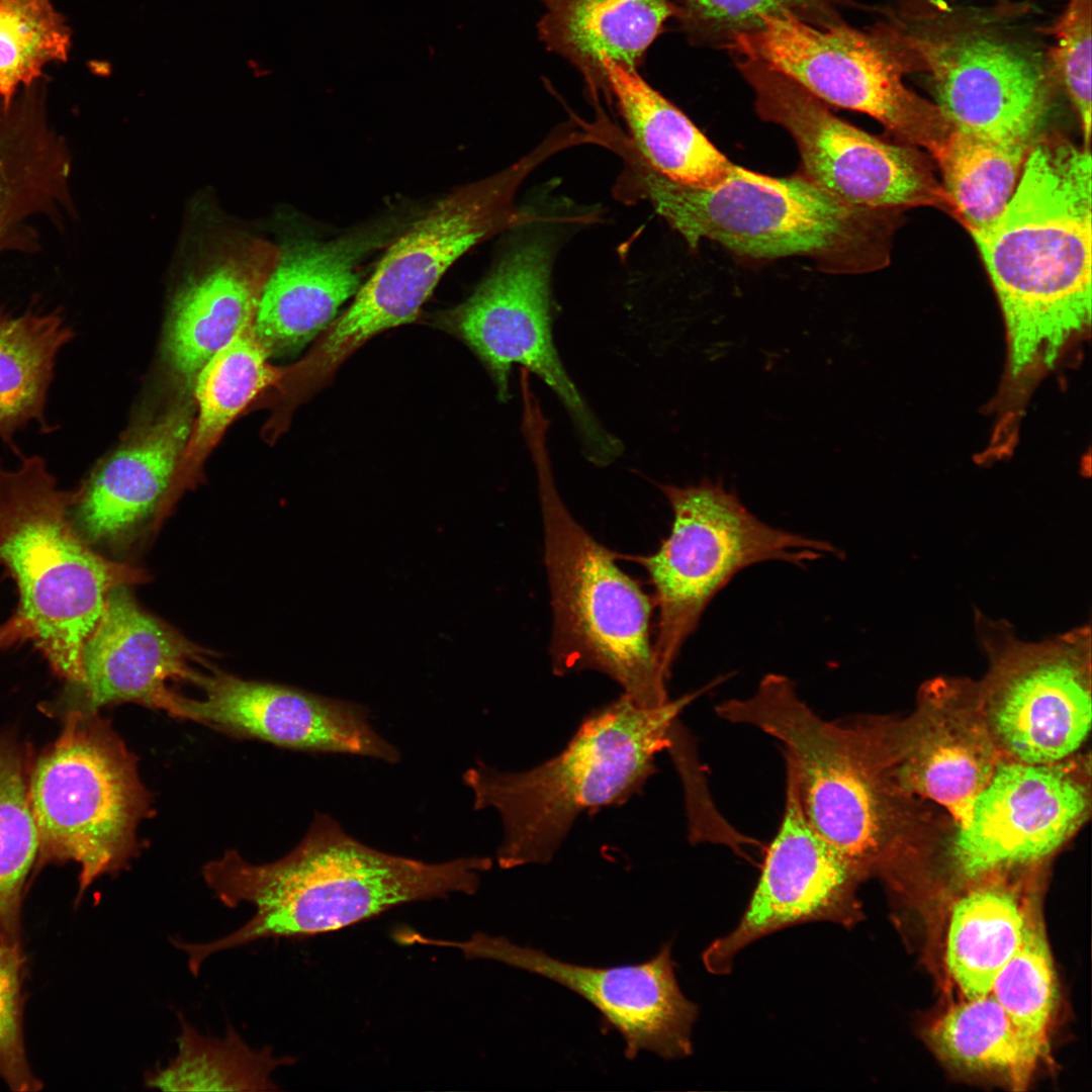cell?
Instances as JSON below:
<instances>
[{"mask_svg": "<svg viewBox=\"0 0 1092 1092\" xmlns=\"http://www.w3.org/2000/svg\"><path fill=\"white\" fill-rule=\"evenodd\" d=\"M489 857L442 863L388 854L348 835L331 817L316 814L299 844L269 863L247 861L228 850L202 868V877L229 908H255L237 930L205 943L173 939L197 976L215 952L270 938L305 937L340 930L402 904L452 893L473 894Z\"/></svg>", "mask_w": 1092, "mask_h": 1092, "instance_id": "obj_1", "label": "cell"}, {"mask_svg": "<svg viewBox=\"0 0 1092 1092\" xmlns=\"http://www.w3.org/2000/svg\"><path fill=\"white\" fill-rule=\"evenodd\" d=\"M1091 155L1035 142L992 223L970 231L1006 325L1010 374L1052 367L1091 322Z\"/></svg>", "mask_w": 1092, "mask_h": 1092, "instance_id": "obj_2", "label": "cell"}, {"mask_svg": "<svg viewBox=\"0 0 1092 1092\" xmlns=\"http://www.w3.org/2000/svg\"><path fill=\"white\" fill-rule=\"evenodd\" d=\"M704 690L648 709L627 696L587 714L566 746L523 771H499L482 762L466 770L474 809L500 817L496 860L505 870L547 864L578 816L620 806L641 792L656 771L658 753L677 738V718Z\"/></svg>", "mask_w": 1092, "mask_h": 1092, "instance_id": "obj_3", "label": "cell"}, {"mask_svg": "<svg viewBox=\"0 0 1092 1092\" xmlns=\"http://www.w3.org/2000/svg\"><path fill=\"white\" fill-rule=\"evenodd\" d=\"M625 182L696 248L703 240L760 259L809 256L823 271L858 273L887 260L884 209L849 204L806 177L775 178L733 165L701 187L670 180L636 153Z\"/></svg>", "mask_w": 1092, "mask_h": 1092, "instance_id": "obj_4", "label": "cell"}, {"mask_svg": "<svg viewBox=\"0 0 1092 1092\" xmlns=\"http://www.w3.org/2000/svg\"><path fill=\"white\" fill-rule=\"evenodd\" d=\"M1027 5L951 4L882 9L910 73L923 74L953 128L999 141L1035 140L1063 91L1039 26Z\"/></svg>", "mask_w": 1092, "mask_h": 1092, "instance_id": "obj_5", "label": "cell"}, {"mask_svg": "<svg viewBox=\"0 0 1092 1092\" xmlns=\"http://www.w3.org/2000/svg\"><path fill=\"white\" fill-rule=\"evenodd\" d=\"M549 422L534 413L522 432L535 464L544 530V561L553 615L550 655L556 675H608L636 705L668 703L669 677L650 638L651 601L616 564V553L571 516L554 483L546 446Z\"/></svg>", "mask_w": 1092, "mask_h": 1092, "instance_id": "obj_6", "label": "cell"}, {"mask_svg": "<svg viewBox=\"0 0 1092 1092\" xmlns=\"http://www.w3.org/2000/svg\"><path fill=\"white\" fill-rule=\"evenodd\" d=\"M0 463V564L19 593L16 616L53 670L78 688L83 646L108 595L147 580L145 570L108 559L81 536L70 517L79 488L61 489L38 456Z\"/></svg>", "mask_w": 1092, "mask_h": 1092, "instance_id": "obj_7", "label": "cell"}, {"mask_svg": "<svg viewBox=\"0 0 1092 1092\" xmlns=\"http://www.w3.org/2000/svg\"><path fill=\"white\" fill-rule=\"evenodd\" d=\"M730 723L777 739L810 825L866 877L890 861L900 830L899 792L847 722L813 711L785 675L768 673L755 692L716 707Z\"/></svg>", "mask_w": 1092, "mask_h": 1092, "instance_id": "obj_8", "label": "cell"}, {"mask_svg": "<svg viewBox=\"0 0 1092 1092\" xmlns=\"http://www.w3.org/2000/svg\"><path fill=\"white\" fill-rule=\"evenodd\" d=\"M29 799L38 834L34 874L50 862L75 861L77 901L140 854L138 827L152 811V795L136 756L97 711L67 715L62 733L30 769Z\"/></svg>", "mask_w": 1092, "mask_h": 1092, "instance_id": "obj_9", "label": "cell"}, {"mask_svg": "<svg viewBox=\"0 0 1092 1092\" xmlns=\"http://www.w3.org/2000/svg\"><path fill=\"white\" fill-rule=\"evenodd\" d=\"M673 514L671 531L656 553L628 556L647 570L658 608L657 660L670 677L686 640L716 595L741 570L777 560L805 566L826 554L827 541L770 526L753 515L721 479L658 484Z\"/></svg>", "mask_w": 1092, "mask_h": 1092, "instance_id": "obj_10", "label": "cell"}, {"mask_svg": "<svg viewBox=\"0 0 1092 1092\" xmlns=\"http://www.w3.org/2000/svg\"><path fill=\"white\" fill-rule=\"evenodd\" d=\"M557 152L559 143L546 139L509 168L444 196L397 237L332 324L320 347L325 364L333 366L375 335L413 322L445 272L474 246L537 220L518 209L515 195L525 178Z\"/></svg>", "mask_w": 1092, "mask_h": 1092, "instance_id": "obj_11", "label": "cell"}, {"mask_svg": "<svg viewBox=\"0 0 1092 1092\" xmlns=\"http://www.w3.org/2000/svg\"><path fill=\"white\" fill-rule=\"evenodd\" d=\"M725 49L763 62L824 103L871 115L934 159L953 129L935 103L905 86L909 63L881 21L863 31L844 22L821 28L786 12L763 17Z\"/></svg>", "mask_w": 1092, "mask_h": 1092, "instance_id": "obj_12", "label": "cell"}, {"mask_svg": "<svg viewBox=\"0 0 1092 1092\" xmlns=\"http://www.w3.org/2000/svg\"><path fill=\"white\" fill-rule=\"evenodd\" d=\"M976 626L990 660L978 699L997 749L1032 764L1066 760L1091 727L1090 628L1031 643L982 614Z\"/></svg>", "mask_w": 1092, "mask_h": 1092, "instance_id": "obj_13", "label": "cell"}, {"mask_svg": "<svg viewBox=\"0 0 1092 1092\" xmlns=\"http://www.w3.org/2000/svg\"><path fill=\"white\" fill-rule=\"evenodd\" d=\"M550 248L541 241L510 251L449 315L453 332L485 366L500 400L510 396L515 364L535 373L564 405L582 453L606 466L623 444L601 424L563 367L552 338Z\"/></svg>", "mask_w": 1092, "mask_h": 1092, "instance_id": "obj_14", "label": "cell"}, {"mask_svg": "<svg viewBox=\"0 0 1092 1092\" xmlns=\"http://www.w3.org/2000/svg\"><path fill=\"white\" fill-rule=\"evenodd\" d=\"M736 65L754 91L757 113L793 136L806 178L855 206H934L953 213L943 185L919 153L838 118L826 103L759 60L739 57Z\"/></svg>", "mask_w": 1092, "mask_h": 1092, "instance_id": "obj_15", "label": "cell"}, {"mask_svg": "<svg viewBox=\"0 0 1092 1092\" xmlns=\"http://www.w3.org/2000/svg\"><path fill=\"white\" fill-rule=\"evenodd\" d=\"M1088 809V787L1068 763L997 762L960 819L950 866L972 881L1036 863L1068 840Z\"/></svg>", "mask_w": 1092, "mask_h": 1092, "instance_id": "obj_16", "label": "cell"}, {"mask_svg": "<svg viewBox=\"0 0 1092 1092\" xmlns=\"http://www.w3.org/2000/svg\"><path fill=\"white\" fill-rule=\"evenodd\" d=\"M866 875L810 825L793 777L786 771L781 823L737 926L703 953L715 975L732 970L740 950L796 924L828 921L850 927L860 916L856 890Z\"/></svg>", "mask_w": 1092, "mask_h": 1092, "instance_id": "obj_17", "label": "cell"}, {"mask_svg": "<svg viewBox=\"0 0 1092 1092\" xmlns=\"http://www.w3.org/2000/svg\"><path fill=\"white\" fill-rule=\"evenodd\" d=\"M437 943L457 947L469 959L492 960L539 975L581 996L602 1014L606 1027L622 1035L629 1060L642 1051L665 1060L692 1053L698 1007L678 986L670 943L646 962L616 967L563 962L543 950L480 932L465 941Z\"/></svg>", "mask_w": 1092, "mask_h": 1092, "instance_id": "obj_18", "label": "cell"}, {"mask_svg": "<svg viewBox=\"0 0 1092 1092\" xmlns=\"http://www.w3.org/2000/svg\"><path fill=\"white\" fill-rule=\"evenodd\" d=\"M200 697L165 690L152 709L242 737L311 752L350 753L388 762L398 751L371 727L358 705L222 670L196 673Z\"/></svg>", "mask_w": 1092, "mask_h": 1092, "instance_id": "obj_19", "label": "cell"}, {"mask_svg": "<svg viewBox=\"0 0 1092 1092\" xmlns=\"http://www.w3.org/2000/svg\"><path fill=\"white\" fill-rule=\"evenodd\" d=\"M938 679L923 691L920 710L899 734L868 721L885 777L899 791L918 793L961 819L990 779L997 747L985 722L976 688Z\"/></svg>", "mask_w": 1092, "mask_h": 1092, "instance_id": "obj_20", "label": "cell"}, {"mask_svg": "<svg viewBox=\"0 0 1092 1092\" xmlns=\"http://www.w3.org/2000/svg\"><path fill=\"white\" fill-rule=\"evenodd\" d=\"M192 421L176 408L121 445L79 487L77 529L90 544L130 551L144 544L187 488L180 462Z\"/></svg>", "mask_w": 1092, "mask_h": 1092, "instance_id": "obj_21", "label": "cell"}, {"mask_svg": "<svg viewBox=\"0 0 1092 1092\" xmlns=\"http://www.w3.org/2000/svg\"><path fill=\"white\" fill-rule=\"evenodd\" d=\"M130 585L107 597L104 612L82 650L86 703L99 708L133 703L152 708L170 680L192 682L209 651L144 610Z\"/></svg>", "mask_w": 1092, "mask_h": 1092, "instance_id": "obj_22", "label": "cell"}, {"mask_svg": "<svg viewBox=\"0 0 1092 1092\" xmlns=\"http://www.w3.org/2000/svg\"><path fill=\"white\" fill-rule=\"evenodd\" d=\"M382 242L383 235L370 231L280 253L254 317L255 334L267 355L298 351L331 326L340 306L362 284V260Z\"/></svg>", "mask_w": 1092, "mask_h": 1092, "instance_id": "obj_23", "label": "cell"}, {"mask_svg": "<svg viewBox=\"0 0 1092 1092\" xmlns=\"http://www.w3.org/2000/svg\"><path fill=\"white\" fill-rule=\"evenodd\" d=\"M280 251L256 241L217 258L172 305L164 350L173 371L191 382L205 363L255 315Z\"/></svg>", "mask_w": 1092, "mask_h": 1092, "instance_id": "obj_24", "label": "cell"}, {"mask_svg": "<svg viewBox=\"0 0 1092 1092\" xmlns=\"http://www.w3.org/2000/svg\"><path fill=\"white\" fill-rule=\"evenodd\" d=\"M541 1V40L581 72L594 97L607 87L603 60L637 70L667 19L679 13L673 0Z\"/></svg>", "mask_w": 1092, "mask_h": 1092, "instance_id": "obj_25", "label": "cell"}, {"mask_svg": "<svg viewBox=\"0 0 1092 1092\" xmlns=\"http://www.w3.org/2000/svg\"><path fill=\"white\" fill-rule=\"evenodd\" d=\"M614 94L644 162L662 176L701 187L724 180L733 165L692 120L646 83L637 70L602 61Z\"/></svg>", "mask_w": 1092, "mask_h": 1092, "instance_id": "obj_26", "label": "cell"}, {"mask_svg": "<svg viewBox=\"0 0 1092 1092\" xmlns=\"http://www.w3.org/2000/svg\"><path fill=\"white\" fill-rule=\"evenodd\" d=\"M70 163L63 141L38 109L0 99V252L27 221L63 204Z\"/></svg>", "mask_w": 1092, "mask_h": 1092, "instance_id": "obj_27", "label": "cell"}, {"mask_svg": "<svg viewBox=\"0 0 1092 1092\" xmlns=\"http://www.w3.org/2000/svg\"><path fill=\"white\" fill-rule=\"evenodd\" d=\"M1026 902L1000 883L977 885L951 909L946 965L965 995L990 993L993 983L1018 948L1024 930Z\"/></svg>", "mask_w": 1092, "mask_h": 1092, "instance_id": "obj_28", "label": "cell"}, {"mask_svg": "<svg viewBox=\"0 0 1092 1092\" xmlns=\"http://www.w3.org/2000/svg\"><path fill=\"white\" fill-rule=\"evenodd\" d=\"M252 316L200 369L195 378L196 421L180 462V475L193 485L202 463L234 419L280 372L259 343Z\"/></svg>", "mask_w": 1092, "mask_h": 1092, "instance_id": "obj_29", "label": "cell"}, {"mask_svg": "<svg viewBox=\"0 0 1092 1092\" xmlns=\"http://www.w3.org/2000/svg\"><path fill=\"white\" fill-rule=\"evenodd\" d=\"M72 336L57 310L18 315L0 310V438L5 442L31 421L43 425L57 356Z\"/></svg>", "mask_w": 1092, "mask_h": 1092, "instance_id": "obj_30", "label": "cell"}, {"mask_svg": "<svg viewBox=\"0 0 1092 1092\" xmlns=\"http://www.w3.org/2000/svg\"><path fill=\"white\" fill-rule=\"evenodd\" d=\"M1035 140L999 141L953 128L935 158L953 214L969 231L992 223L1010 200Z\"/></svg>", "mask_w": 1092, "mask_h": 1092, "instance_id": "obj_31", "label": "cell"}, {"mask_svg": "<svg viewBox=\"0 0 1092 1092\" xmlns=\"http://www.w3.org/2000/svg\"><path fill=\"white\" fill-rule=\"evenodd\" d=\"M178 1053L169 1064L145 1077V1086L163 1091H274L272 1073L291 1058H277L270 1048L251 1049L232 1026L222 1038L199 1033L179 1014Z\"/></svg>", "mask_w": 1092, "mask_h": 1092, "instance_id": "obj_32", "label": "cell"}, {"mask_svg": "<svg viewBox=\"0 0 1092 1092\" xmlns=\"http://www.w3.org/2000/svg\"><path fill=\"white\" fill-rule=\"evenodd\" d=\"M929 1041L950 1066L969 1073L1005 1076L1023 1089L1037 1063L1009 1017L989 993L965 998L930 1027Z\"/></svg>", "mask_w": 1092, "mask_h": 1092, "instance_id": "obj_33", "label": "cell"}, {"mask_svg": "<svg viewBox=\"0 0 1092 1092\" xmlns=\"http://www.w3.org/2000/svg\"><path fill=\"white\" fill-rule=\"evenodd\" d=\"M29 775L22 749L0 739V942L16 947H23L22 902L38 855Z\"/></svg>", "mask_w": 1092, "mask_h": 1092, "instance_id": "obj_34", "label": "cell"}, {"mask_svg": "<svg viewBox=\"0 0 1092 1092\" xmlns=\"http://www.w3.org/2000/svg\"><path fill=\"white\" fill-rule=\"evenodd\" d=\"M990 994L1038 1063L1049 1051V1030L1058 994L1043 923L1032 902H1026L1021 942L996 977Z\"/></svg>", "mask_w": 1092, "mask_h": 1092, "instance_id": "obj_35", "label": "cell"}, {"mask_svg": "<svg viewBox=\"0 0 1092 1092\" xmlns=\"http://www.w3.org/2000/svg\"><path fill=\"white\" fill-rule=\"evenodd\" d=\"M71 32L51 0H0V98L14 102L20 86L29 87L46 65L64 62Z\"/></svg>", "mask_w": 1092, "mask_h": 1092, "instance_id": "obj_36", "label": "cell"}, {"mask_svg": "<svg viewBox=\"0 0 1092 1092\" xmlns=\"http://www.w3.org/2000/svg\"><path fill=\"white\" fill-rule=\"evenodd\" d=\"M678 19L695 42L726 48L738 34L762 24L765 16L790 12L817 27L842 21L840 10L848 0H673Z\"/></svg>", "mask_w": 1092, "mask_h": 1092, "instance_id": "obj_37", "label": "cell"}, {"mask_svg": "<svg viewBox=\"0 0 1092 1092\" xmlns=\"http://www.w3.org/2000/svg\"><path fill=\"white\" fill-rule=\"evenodd\" d=\"M1091 13L1092 0H1068L1048 26H1039L1050 46L1063 91L1073 104L1086 142L1091 133Z\"/></svg>", "mask_w": 1092, "mask_h": 1092, "instance_id": "obj_38", "label": "cell"}, {"mask_svg": "<svg viewBox=\"0 0 1092 1092\" xmlns=\"http://www.w3.org/2000/svg\"><path fill=\"white\" fill-rule=\"evenodd\" d=\"M26 965L23 947L0 942V1078L16 1092H34L43 1087L31 1070L25 1048Z\"/></svg>", "mask_w": 1092, "mask_h": 1092, "instance_id": "obj_39", "label": "cell"}, {"mask_svg": "<svg viewBox=\"0 0 1092 1092\" xmlns=\"http://www.w3.org/2000/svg\"><path fill=\"white\" fill-rule=\"evenodd\" d=\"M20 639H27L26 630L17 616L0 626V649Z\"/></svg>", "mask_w": 1092, "mask_h": 1092, "instance_id": "obj_40", "label": "cell"}, {"mask_svg": "<svg viewBox=\"0 0 1092 1092\" xmlns=\"http://www.w3.org/2000/svg\"><path fill=\"white\" fill-rule=\"evenodd\" d=\"M939 0H899L897 6L901 8H916L931 5ZM1007 0H996V3H1003Z\"/></svg>", "mask_w": 1092, "mask_h": 1092, "instance_id": "obj_41", "label": "cell"}]
</instances>
